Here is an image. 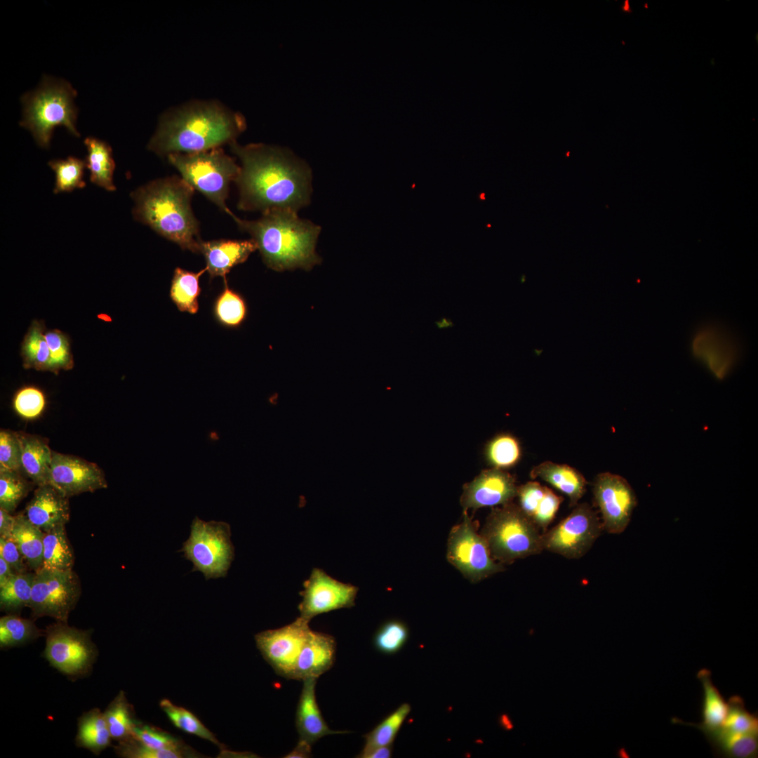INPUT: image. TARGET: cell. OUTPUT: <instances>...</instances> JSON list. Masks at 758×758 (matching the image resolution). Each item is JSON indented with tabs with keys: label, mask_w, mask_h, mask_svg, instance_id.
<instances>
[{
	"label": "cell",
	"mask_w": 758,
	"mask_h": 758,
	"mask_svg": "<svg viewBox=\"0 0 758 758\" xmlns=\"http://www.w3.org/2000/svg\"><path fill=\"white\" fill-rule=\"evenodd\" d=\"M240 160L235 179L239 190L237 208L262 213L277 209L298 212L311 196V171L291 151L263 143L230 145Z\"/></svg>",
	"instance_id": "6da1fadb"
},
{
	"label": "cell",
	"mask_w": 758,
	"mask_h": 758,
	"mask_svg": "<svg viewBox=\"0 0 758 758\" xmlns=\"http://www.w3.org/2000/svg\"><path fill=\"white\" fill-rule=\"evenodd\" d=\"M246 128V119L241 113L218 100H191L161 115L147 147L166 157L207 151L236 142Z\"/></svg>",
	"instance_id": "7a4b0ae2"
},
{
	"label": "cell",
	"mask_w": 758,
	"mask_h": 758,
	"mask_svg": "<svg viewBox=\"0 0 758 758\" xmlns=\"http://www.w3.org/2000/svg\"><path fill=\"white\" fill-rule=\"evenodd\" d=\"M242 231L257 244L264 263L277 271L310 270L321 262L315 251L321 227L300 218L297 212L277 209L262 213L258 220L232 217Z\"/></svg>",
	"instance_id": "3957f363"
},
{
	"label": "cell",
	"mask_w": 758,
	"mask_h": 758,
	"mask_svg": "<svg viewBox=\"0 0 758 758\" xmlns=\"http://www.w3.org/2000/svg\"><path fill=\"white\" fill-rule=\"evenodd\" d=\"M194 190L176 175L154 180L131 194L133 218L182 249L199 253V222L191 206Z\"/></svg>",
	"instance_id": "277c9868"
},
{
	"label": "cell",
	"mask_w": 758,
	"mask_h": 758,
	"mask_svg": "<svg viewBox=\"0 0 758 758\" xmlns=\"http://www.w3.org/2000/svg\"><path fill=\"white\" fill-rule=\"evenodd\" d=\"M77 94L69 82L44 76L36 90L21 98L23 118L20 125L28 129L36 143L45 149L49 147L56 126H62L79 137L76 127L78 111L74 103Z\"/></svg>",
	"instance_id": "5b68a950"
},
{
	"label": "cell",
	"mask_w": 758,
	"mask_h": 758,
	"mask_svg": "<svg viewBox=\"0 0 758 758\" xmlns=\"http://www.w3.org/2000/svg\"><path fill=\"white\" fill-rule=\"evenodd\" d=\"M539 530L518 505L511 502L492 510L480 534L493 558L503 564L541 553Z\"/></svg>",
	"instance_id": "8992f818"
},
{
	"label": "cell",
	"mask_w": 758,
	"mask_h": 758,
	"mask_svg": "<svg viewBox=\"0 0 758 758\" xmlns=\"http://www.w3.org/2000/svg\"><path fill=\"white\" fill-rule=\"evenodd\" d=\"M166 157L194 190L232 218L234 215L225 201L230 182H234L240 166L221 147L194 153H173Z\"/></svg>",
	"instance_id": "52a82bcc"
},
{
	"label": "cell",
	"mask_w": 758,
	"mask_h": 758,
	"mask_svg": "<svg viewBox=\"0 0 758 758\" xmlns=\"http://www.w3.org/2000/svg\"><path fill=\"white\" fill-rule=\"evenodd\" d=\"M190 528V537L179 552L192 562V571L201 572L206 580L226 576L234 559L230 524L196 517Z\"/></svg>",
	"instance_id": "ba28073f"
},
{
	"label": "cell",
	"mask_w": 758,
	"mask_h": 758,
	"mask_svg": "<svg viewBox=\"0 0 758 758\" xmlns=\"http://www.w3.org/2000/svg\"><path fill=\"white\" fill-rule=\"evenodd\" d=\"M602 530L597 512L587 503H578L566 517L541 534L542 546L543 550L566 559H580L592 548Z\"/></svg>",
	"instance_id": "9c48e42d"
},
{
	"label": "cell",
	"mask_w": 758,
	"mask_h": 758,
	"mask_svg": "<svg viewBox=\"0 0 758 758\" xmlns=\"http://www.w3.org/2000/svg\"><path fill=\"white\" fill-rule=\"evenodd\" d=\"M448 562L467 580L477 583L505 570L496 561L484 538L477 533L471 517L465 511L462 521L450 531L446 551Z\"/></svg>",
	"instance_id": "30bf717a"
},
{
	"label": "cell",
	"mask_w": 758,
	"mask_h": 758,
	"mask_svg": "<svg viewBox=\"0 0 758 758\" xmlns=\"http://www.w3.org/2000/svg\"><path fill=\"white\" fill-rule=\"evenodd\" d=\"M81 593L77 574L71 570L41 568L35 571L29 608L34 618L50 616L67 623Z\"/></svg>",
	"instance_id": "8fae6325"
},
{
	"label": "cell",
	"mask_w": 758,
	"mask_h": 758,
	"mask_svg": "<svg viewBox=\"0 0 758 758\" xmlns=\"http://www.w3.org/2000/svg\"><path fill=\"white\" fill-rule=\"evenodd\" d=\"M44 656L60 672L72 677L87 673L91 668L97 649L91 639V632L58 622L47 627Z\"/></svg>",
	"instance_id": "7c38bea8"
},
{
	"label": "cell",
	"mask_w": 758,
	"mask_h": 758,
	"mask_svg": "<svg viewBox=\"0 0 758 758\" xmlns=\"http://www.w3.org/2000/svg\"><path fill=\"white\" fill-rule=\"evenodd\" d=\"M593 496L603 530L620 534L627 527L637 505L636 494L623 477L611 472L599 474L593 484Z\"/></svg>",
	"instance_id": "4fadbf2b"
},
{
	"label": "cell",
	"mask_w": 758,
	"mask_h": 758,
	"mask_svg": "<svg viewBox=\"0 0 758 758\" xmlns=\"http://www.w3.org/2000/svg\"><path fill=\"white\" fill-rule=\"evenodd\" d=\"M300 592V617L310 622L317 615L354 606L359 588L333 578L321 568L312 569Z\"/></svg>",
	"instance_id": "5bb4252c"
},
{
	"label": "cell",
	"mask_w": 758,
	"mask_h": 758,
	"mask_svg": "<svg viewBox=\"0 0 758 758\" xmlns=\"http://www.w3.org/2000/svg\"><path fill=\"white\" fill-rule=\"evenodd\" d=\"M311 629L300 616L293 623L255 635L257 646L279 675L291 679L294 667Z\"/></svg>",
	"instance_id": "9a60e30c"
},
{
	"label": "cell",
	"mask_w": 758,
	"mask_h": 758,
	"mask_svg": "<svg viewBox=\"0 0 758 758\" xmlns=\"http://www.w3.org/2000/svg\"><path fill=\"white\" fill-rule=\"evenodd\" d=\"M49 484L67 498L107 488L105 474L96 464L54 451Z\"/></svg>",
	"instance_id": "2e32d148"
},
{
	"label": "cell",
	"mask_w": 758,
	"mask_h": 758,
	"mask_svg": "<svg viewBox=\"0 0 758 758\" xmlns=\"http://www.w3.org/2000/svg\"><path fill=\"white\" fill-rule=\"evenodd\" d=\"M691 349L694 357L718 379H723L729 374L739 353L733 338L716 324L700 327L693 337Z\"/></svg>",
	"instance_id": "e0dca14e"
},
{
	"label": "cell",
	"mask_w": 758,
	"mask_h": 758,
	"mask_svg": "<svg viewBox=\"0 0 758 758\" xmlns=\"http://www.w3.org/2000/svg\"><path fill=\"white\" fill-rule=\"evenodd\" d=\"M517 488L515 479L510 473L490 467L464 484L460 505L464 511L504 505L517 497Z\"/></svg>",
	"instance_id": "ac0fdd59"
},
{
	"label": "cell",
	"mask_w": 758,
	"mask_h": 758,
	"mask_svg": "<svg viewBox=\"0 0 758 758\" xmlns=\"http://www.w3.org/2000/svg\"><path fill=\"white\" fill-rule=\"evenodd\" d=\"M258 249L255 241L217 239L199 244V253L206 260V269L211 279L226 275L234 266L244 262Z\"/></svg>",
	"instance_id": "d6986e66"
},
{
	"label": "cell",
	"mask_w": 758,
	"mask_h": 758,
	"mask_svg": "<svg viewBox=\"0 0 758 758\" xmlns=\"http://www.w3.org/2000/svg\"><path fill=\"white\" fill-rule=\"evenodd\" d=\"M335 650L333 637L311 630L297 658L291 679H317L333 666Z\"/></svg>",
	"instance_id": "ffe728a7"
},
{
	"label": "cell",
	"mask_w": 758,
	"mask_h": 758,
	"mask_svg": "<svg viewBox=\"0 0 758 758\" xmlns=\"http://www.w3.org/2000/svg\"><path fill=\"white\" fill-rule=\"evenodd\" d=\"M25 512L28 519L43 532L65 525L70 517L68 498L50 484L37 486Z\"/></svg>",
	"instance_id": "44dd1931"
},
{
	"label": "cell",
	"mask_w": 758,
	"mask_h": 758,
	"mask_svg": "<svg viewBox=\"0 0 758 758\" xmlns=\"http://www.w3.org/2000/svg\"><path fill=\"white\" fill-rule=\"evenodd\" d=\"M518 506L539 528L545 531L554 519L563 501L552 490L537 481L518 486Z\"/></svg>",
	"instance_id": "7402d4cb"
},
{
	"label": "cell",
	"mask_w": 758,
	"mask_h": 758,
	"mask_svg": "<svg viewBox=\"0 0 758 758\" xmlns=\"http://www.w3.org/2000/svg\"><path fill=\"white\" fill-rule=\"evenodd\" d=\"M316 681L315 678L302 680V689L295 714V724L299 740L304 741L310 745L325 736L347 733L346 731H333L326 724L316 700Z\"/></svg>",
	"instance_id": "603a6c76"
},
{
	"label": "cell",
	"mask_w": 758,
	"mask_h": 758,
	"mask_svg": "<svg viewBox=\"0 0 758 758\" xmlns=\"http://www.w3.org/2000/svg\"><path fill=\"white\" fill-rule=\"evenodd\" d=\"M530 477L532 479L539 478L565 494L569 499L571 507L579 503L587 484L585 477L576 469L551 461H545L534 466L530 472Z\"/></svg>",
	"instance_id": "cb8c5ba5"
},
{
	"label": "cell",
	"mask_w": 758,
	"mask_h": 758,
	"mask_svg": "<svg viewBox=\"0 0 758 758\" xmlns=\"http://www.w3.org/2000/svg\"><path fill=\"white\" fill-rule=\"evenodd\" d=\"M694 727L704 734L715 757L723 758H757L758 757V734L735 733L721 726L714 729Z\"/></svg>",
	"instance_id": "d4e9b609"
},
{
	"label": "cell",
	"mask_w": 758,
	"mask_h": 758,
	"mask_svg": "<svg viewBox=\"0 0 758 758\" xmlns=\"http://www.w3.org/2000/svg\"><path fill=\"white\" fill-rule=\"evenodd\" d=\"M22 451V467L37 486L49 484L52 451L40 438L17 433Z\"/></svg>",
	"instance_id": "484cf974"
},
{
	"label": "cell",
	"mask_w": 758,
	"mask_h": 758,
	"mask_svg": "<svg viewBox=\"0 0 758 758\" xmlns=\"http://www.w3.org/2000/svg\"><path fill=\"white\" fill-rule=\"evenodd\" d=\"M696 677L701 682L703 698L701 707L702 722L699 724L686 722L677 717H672L673 724H680L691 726H701L714 729L720 726L725 719L728 710L727 701L725 700L718 689L713 684L711 672L707 668H702L697 672Z\"/></svg>",
	"instance_id": "4316f807"
},
{
	"label": "cell",
	"mask_w": 758,
	"mask_h": 758,
	"mask_svg": "<svg viewBox=\"0 0 758 758\" xmlns=\"http://www.w3.org/2000/svg\"><path fill=\"white\" fill-rule=\"evenodd\" d=\"M84 143L88 152L85 163L90 172V181L107 191H114L113 173L116 166L111 147L93 137L86 138Z\"/></svg>",
	"instance_id": "83f0119b"
},
{
	"label": "cell",
	"mask_w": 758,
	"mask_h": 758,
	"mask_svg": "<svg viewBox=\"0 0 758 758\" xmlns=\"http://www.w3.org/2000/svg\"><path fill=\"white\" fill-rule=\"evenodd\" d=\"M44 534L23 513L15 516L11 538L17 545L27 566L34 571L42 566Z\"/></svg>",
	"instance_id": "f1b7e54d"
},
{
	"label": "cell",
	"mask_w": 758,
	"mask_h": 758,
	"mask_svg": "<svg viewBox=\"0 0 758 758\" xmlns=\"http://www.w3.org/2000/svg\"><path fill=\"white\" fill-rule=\"evenodd\" d=\"M112 736L104 712L93 709L82 714L78 720L76 744L95 754L109 747Z\"/></svg>",
	"instance_id": "f546056e"
},
{
	"label": "cell",
	"mask_w": 758,
	"mask_h": 758,
	"mask_svg": "<svg viewBox=\"0 0 758 758\" xmlns=\"http://www.w3.org/2000/svg\"><path fill=\"white\" fill-rule=\"evenodd\" d=\"M43 321L33 320L20 345V355L25 368L51 371V354Z\"/></svg>",
	"instance_id": "4dcf8cb0"
},
{
	"label": "cell",
	"mask_w": 758,
	"mask_h": 758,
	"mask_svg": "<svg viewBox=\"0 0 758 758\" xmlns=\"http://www.w3.org/2000/svg\"><path fill=\"white\" fill-rule=\"evenodd\" d=\"M41 568L49 570H71L74 563L72 547L67 538L65 525L44 532Z\"/></svg>",
	"instance_id": "1f68e13d"
},
{
	"label": "cell",
	"mask_w": 758,
	"mask_h": 758,
	"mask_svg": "<svg viewBox=\"0 0 758 758\" xmlns=\"http://www.w3.org/2000/svg\"><path fill=\"white\" fill-rule=\"evenodd\" d=\"M205 272L206 267L197 272L175 268L171 280L170 298L180 311L192 314L198 312V298L201 294L199 278Z\"/></svg>",
	"instance_id": "d6a6232c"
},
{
	"label": "cell",
	"mask_w": 758,
	"mask_h": 758,
	"mask_svg": "<svg viewBox=\"0 0 758 758\" xmlns=\"http://www.w3.org/2000/svg\"><path fill=\"white\" fill-rule=\"evenodd\" d=\"M519 440L510 433H500L484 446V457L490 467L506 470L514 467L521 458Z\"/></svg>",
	"instance_id": "836d02e7"
},
{
	"label": "cell",
	"mask_w": 758,
	"mask_h": 758,
	"mask_svg": "<svg viewBox=\"0 0 758 758\" xmlns=\"http://www.w3.org/2000/svg\"><path fill=\"white\" fill-rule=\"evenodd\" d=\"M411 711V706L404 703L385 717L372 731L364 736L365 743L361 752L357 756L366 758L377 747L391 745L405 719Z\"/></svg>",
	"instance_id": "e575fe53"
},
{
	"label": "cell",
	"mask_w": 758,
	"mask_h": 758,
	"mask_svg": "<svg viewBox=\"0 0 758 758\" xmlns=\"http://www.w3.org/2000/svg\"><path fill=\"white\" fill-rule=\"evenodd\" d=\"M35 577L34 573H15L0 587L1 609L8 612L19 611L29 606Z\"/></svg>",
	"instance_id": "d590c367"
},
{
	"label": "cell",
	"mask_w": 758,
	"mask_h": 758,
	"mask_svg": "<svg viewBox=\"0 0 758 758\" xmlns=\"http://www.w3.org/2000/svg\"><path fill=\"white\" fill-rule=\"evenodd\" d=\"M213 313L222 326L235 328L240 326L247 315V306L243 297L231 289L225 280V288L216 298Z\"/></svg>",
	"instance_id": "8d00e7d4"
},
{
	"label": "cell",
	"mask_w": 758,
	"mask_h": 758,
	"mask_svg": "<svg viewBox=\"0 0 758 758\" xmlns=\"http://www.w3.org/2000/svg\"><path fill=\"white\" fill-rule=\"evenodd\" d=\"M43 633L29 619L16 615H7L0 618V646L9 648L27 643Z\"/></svg>",
	"instance_id": "74e56055"
},
{
	"label": "cell",
	"mask_w": 758,
	"mask_h": 758,
	"mask_svg": "<svg viewBox=\"0 0 758 758\" xmlns=\"http://www.w3.org/2000/svg\"><path fill=\"white\" fill-rule=\"evenodd\" d=\"M55 173V194L72 192L74 189L86 186L84 180L85 161L74 157L66 159H53L48 162Z\"/></svg>",
	"instance_id": "f35d334b"
},
{
	"label": "cell",
	"mask_w": 758,
	"mask_h": 758,
	"mask_svg": "<svg viewBox=\"0 0 758 758\" xmlns=\"http://www.w3.org/2000/svg\"><path fill=\"white\" fill-rule=\"evenodd\" d=\"M112 739L124 741L133 736L135 726L124 694L120 693L104 712Z\"/></svg>",
	"instance_id": "ab89813d"
},
{
	"label": "cell",
	"mask_w": 758,
	"mask_h": 758,
	"mask_svg": "<svg viewBox=\"0 0 758 758\" xmlns=\"http://www.w3.org/2000/svg\"><path fill=\"white\" fill-rule=\"evenodd\" d=\"M409 637L407 625L400 620H389L383 623L373 636V643L381 653L392 655L399 652Z\"/></svg>",
	"instance_id": "60d3db41"
},
{
	"label": "cell",
	"mask_w": 758,
	"mask_h": 758,
	"mask_svg": "<svg viewBox=\"0 0 758 758\" xmlns=\"http://www.w3.org/2000/svg\"><path fill=\"white\" fill-rule=\"evenodd\" d=\"M29 489L20 472L0 468V508L9 513L14 511Z\"/></svg>",
	"instance_id": "b9f144b4"
},
{
	"label": "cell",
	"mask_w": 758,
	"mask_h": 758,
	"mask_svg": "<svg viewBox=\"0 0 758 758\" xmlns=\"http://www.w3.org/2000/svg\"><path fill=\"white\" fill-rule=\"evenodd\" d=\"M727 705L728 710L722 727L735 733L758 734L757 712H748L740 696H731Z\"/></svg>",
	"instance_id": "7bdbcfd3"
},
{
	"label": "cell",
	"mask_w": 758,
	"mask_h": 758,
	"mask_svg": "<svg viewBox=\"0 0 758 758\" xmlns=\"http://www.w3.org/2000/svg\"><path fill=\"white\" fill-rule=\"evenodd\" d=\"M160 706L176 727L188 733L208 740L215 744H219L213 733L188 710L175 706L166 699L161 701Z\"/></svg>",
	"instance_id": "ee69618b"
},
{
	"label": "cell",
	"mask_w": 758,
	"mask_h": 758,
	"mask_svg": "<svg viewBox=\"0 0 758 758\" xmlns=\"http://www.w3.org/2000/svg\"><path fill=\"white\" fill-rule=\"evenodd\" d=\"M45 338L51 354V371L69 370L74 366L69 337L58 329L46 330Z\"/></svg>",
	"instance_id": "f6af8a7d"
},
{
	"label": "cell",
	"mask_w": 758,
	"mask_h": 758,
	"mask_svg": "<svg viewBox=\"0 0 758 758\" xmlns=\"http://www.w3.org/2000/svg\"><path fill=\"white\" fill-rule=\"evenodd\" d=\"M44 406V395L35 387H24L18 390L14 397L15 410L25 418L37 417L43 411Z\"/></svg>",
	"instance_id": "bcb514c9"
},
{
	"label": "cell",
	"mask_w": 758,
	"mask_h": 758,
	"mask_svg": "<svg viewBox=\"0 0 758 758\" xmlns=\"http://www.w3.org/2000/svg\"><path fill=\"white\" fill-rule=\"evenodd\" d=\"M0 468L20 472L22 451L17 433L1 430Z\"/></svg>",
	"instance_id": "7dc6e473"
},
{
	"label": "cell",
	"mask_w": 758,
	"mask_h": 758,
	"mask_svg": "<svg viewBox=\"0 0 758 758\" xmlns=\"http://www.w3.org/2000/svg\"><path fill=\"white\" fill-rule=\"evenodd\" d=\"M133 736L141 744L152 749H178V743L175 738L147 725H135Z\"/></svg>",
	"instance_id": "c3c4849f"
},
{
	"label": "cell",
	"mask_w": 758,
	"mask_h": 758,
	"mask_svg": "<svg viewBox=\"0 0 758 758\" xmlns=\"http://www.w3.org/2000/svg\"><path fill=\"white\" fill-rule=\"evenodd\" d=\"M117 751L122 756L132 758H180L182 757L179 749L156 750L140 743H133L126 740L121 741V745L117 748Z\"/></svg>",
	"instance_id": "681fc988"
},
{
	"label": "cell",
	"mask_w": 758,
	"mask_h": 758,
	"mask_svg": "<svg viewBox=\"0 0 758 758\" xmlns=\"http://www.w3.org/2000/svg\"><path fill=\"white\" fill-rule=\"evenodd\" d=\"M0 557L10 565L15 573L27 572L25 559L12 538L0 537Z\"/></svg>",
	"instance_id": "f907efd6"
},
{
	"label": "cell",
	"mask_w": 758,
	"mask_h": 758,
	"mask_svg": "<svg viewBox=\"0 0 758 758\" xmlns=\"http://www.w3.org/2000/svg\"><path fill=\"white\" fill-rule=\"evenodd\" d=\"M15 524V516L0 508V537L11 538Z\"/></svg>",
	"instance_id": "816d5d0a"
},
{
	"label": "cell",
	"mask_w": 758,
	"mask_h": 758,
	"mask_svg": "<svg viewBox=\"0 0 758 758\" xmlns=\"http://www.w3.org/2000/svg\"><path fill=\"white\" fill-rule=\"evenodd\" d=\"M311 747L310 744L298 740V743L295 747L288 754L284 756L286 758H306L310 757L311 755Z\"/></svg>",
	"instance_id": "f5cc1de1"
},
{
	"label": "cell",
	"mask_w": 758,
	"mask_h": 758,
	"mask_svg": "<svg viewBox=\"0 0 758 758\" xmlns=\"http://www.w3.org/2000/svg\"><path fill=\"white\" fill-rule=\"evenodd\" d=\"M15 573L10 565L0 557V587L4 585Z\"/></svg>",
	"instance_id": "db71d44e"
},
{
	"label": "cell",
	"mask_w": 758,
	"mask_h": 758,
	"mask_svg": "<svg viewBox=\"0 0 758 758\" xmlns=\"http://www.w3.org/2000/svg\"><path fill=\"white\" fill-rule=\"evenodd\" d=\"M392 745L379 747L371 751L366 758H389L392 754Z\"/></svg>",
	"instance_id": "11a10c76"
},
{
	"label": "cell",
	"mask_w": 758,
	"mask_h": 758,
	"mask_svg": "<svg viewBox=\"0 0 758 758\" xmlns=\"http://www.w3.org/2000/svg\"><path fill=\"white\" fill-rule=\"evenodd\" d=\"M434 324L439 329L452 328L455 325L451 319L446 317H442L439 320L435 321Z\"/></svg>",
	"instance_id": "9f6ffc18"
}]
</instances>
